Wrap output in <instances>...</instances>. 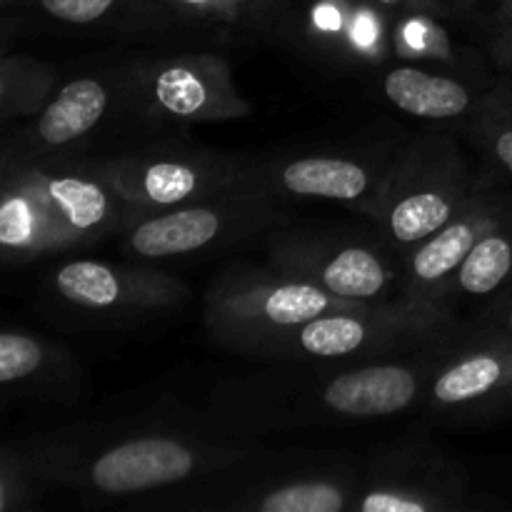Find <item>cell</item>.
<instances>
[{
	"label": "cell",
	"instance_id": "6da1fadb",
	"mask_svg": "<svg viewBox=\"0 0 512 512\" xmlns=\"http://www.w3.org/2000/svg\"><path fill=\"white\" fill-rule=\"evenodd\" d=\"M450 338L415 353L360 363H330L305 378L253 380L228 395V410L240 418L245 433L258 425L273 428L288 423L393 418L425 403L428 385Z\"/></svg>",
	"mask_w": 512,
	"mask_h": 512
},
{
	"label": "cell",
	"instance_id": "7a4b0ae2",
	"mask_svg": "<svg viewBox=\"0 0 512 512\" xmlns=\"http://www.w3.org/2000/svg\"><path fill=\"white\" fill-rule=\"evenodd\" d=\"M0 248L10 263L68 253L118 233L133 208L95 160L28 158L5 150L0 188Z\"/></svg>",
	"mask_w": 512,
	"mask_h": 512
},
{
	"label": "cell",
	"instance_id": "3957f363",
	"mask_svg": "<svg viewBox=\"0 0 512 512\" xmlns=\"http://www.w3.org/2000/svg\"><path fill=\"white\" fill-rule=\"evenodd\" d=\"M263 453L245 430H138L90 445H50L33 453L43 480L73 485L103 498L155 493L200 478H218Z\"/></svg>",
	"mask_w": 512,
	"mask_h": 512
},
{
	"label": "cell",
	"instance_id": "277c9868",
	"mask_svg": "<svg viewBox=\"0 0 512 512\" xmlns=\"http://www.w3.org/2000/svg\"><path fill=\"white\" fill-rule=\"evenodd\" d=\"M488 178L450 135H423L395 150L368 220L378 238L405 260L448 225Z\"/></svg>",
	"mask_w": 512,
	"mask_h": 512
},
{
	"label": "cell",
	"instance_id": "5b68a950",
	"mask_svg": "<svg viewBox=\"0 0 512 512\" xmlns=\"http://www.w3.org/2000/svg\"><path fill=\"white\" fill-rule=\"evenodd\" d=\"M460 323L403 303H358L318 315L268 340L253 358L280 363H360L423 350L450 338Z\"/></svg>",
	"mask_w": 512,
	"mask_h": 512
},
{
	"label": "cell",
	"instance_id": "8992f818",
	"mask_svg": "<svg viewBox=\"0 0 512 512\" xmlns=\"http://www.w3.org/2000/svg\"><path fill=\"white\" fill-rule=\"evenodd\" d=\"M305 280L280 270L233 263L210 280L203 298V325L215 343L255 355L268 340L318 315L350 308Z\"/></svg>",
	"mask_w": 512,
	"mask_h": 512
},
{
	"label": "cell",
	"instance_id": "52a82bcc",
	"mask_svg": "<svg viewBox=\"0 0 512 512\" xmlns=\"http://www.w3.org/2000/svg\"><path fill=\"white\" fill-rule=\"evenodd\" d=\"M275 270L348 303H400L403 260L380 238L338 228L278 230L268 240Z\"/></svg>",
	"mask_w": 512,
	"mask_h": 512
},
{
	"label": "cell",
	"instance_id": "ba28073f",
	"mask_svg": "<svg viewBox=\"0 0 512 512\" xmlns=\"http://www.w3.org/2000/svg\"><path fill=\"white\" fill-rule=\"evenodd\" d=\"M283 220V200L260 193H230L178 208L130 210L118 233L133 258L165 260L228 248Z\"/></svg>",
	"mask_w": 512,
	"mask_h": 512
},
{
	"label": "cell",
	"instance_id": "9c48e42d",
	"mask_svg": "<svg viewBox=\"0 0 512 512\" xmlns=\"http://www.w3.org/2000/svg\"><path fill=\"white\" fill-rule=\"evenodd\" d=\"M125 78V110L153 125L225 123L250 115L223 55L173 53L143 60Z\"/></svg>",
	"mask_w": 512,
	"mask_h": 512
},
{
	"label": "cell",
	"instance_id": "30bf717a",
	"mask_svg": "<svg viewBox=\"0 0 512 512\" xmlns=\"http://www.w3.org/2000/svg\"><path fill=\"white\" fill-rule=\"evenodd\" d=\"M95 163L115 195L133 210H165L250 193V163L193 145H155Z\"/></svg>",
	"mask_w": 512,
	"mask_h": 512
},
{
	"label": "cell",
	"instance_id": "8fae6325",
	"mask_svg": "<svg viewBox=\"0 0 512 512\" xmlns=\"http://www.w3.org/2000/svg\"><path fill=\"white\" fill-rule=\"evenodd\" d=\"M395 153H313L250 163L248 190L278 200H325L368 218Z\"/></svg>",
	"mask_w": 512,
	"mask_h": 512
},
{
	"label": "cell",
	"instance_id": "7c38bea8",
	"mask_svg": "<svg viewBox=\"0 0 512 512\" xmlns=\"http://www.w3.org/2000/svg\"><path fill=\"white\" fill-rule=\"evenodd\" d=\"M512 210V193L500 188L490 175L483 188L465 203V208L448 225L420 243L403 260V295L400 303L420 313L448 318L443 313V298L455 273L478 240ZM450 320V318H448ZM455 323V320H453Z\"/></svg>",
	"mask_w": 512,
	"mask_h": 512
},
{
	"label": "cell",
	"instance_id": "4fadbf2b",
	"mask_svg": "<svg viewBox=\"0 0 512 512\" xmlns=\"http://www.w3.org/2000/svg\"><path fill=\"white\" fill-rule=\"evenodd\" d=\"M58 300L88 315L163 313L188 300V285L165 270L148 265H115L105 260L78 258L58 265L50 275Z\"/></svg>",
	"mask_w": 512,
	"mask_h": 512
},
{
	"label": "cell",
	"instance_id": "5bb4252c",
	"mask_svg": "<svg viewBox=\"0 0 512 512\" xmlns=\"http://www.w3.org/2000/svg\"><path fill=\"white\" fill-rule=\"evenodd\" d=\"M468 505L460 470L428 445L385 450L360 475L355 512H455Z\"/></svg>",
	"mask_w": 512,
	"mask_h": 512
},
{
	"label": "cell",
	"instance_id": "9a60e30c",
	"mask_svg": "<svg viewBox=\"0 0 512 512\" xmlns=\"http://www.w3.org/2000/svg\"><path fill=\"white\" fill-rule=\"evenodd\" d=\"M512 380V338L478 325H460L428 385L425 405L435 415L480 410Z\"/></svg>",
	"mask_w": 512,
	"mask_h": 512
},
{
	"label": "cell",
	"instance_id": "2e32d148",
	"mask_svg": "<svg viewBox=\"0 0 512 512\" xmlns=\"http://www.w3.org/2000/svg\"><path fill=\"white\" fill-rule=\"evenodd\" d=\"M255 458V455H253ZM228 498H220L213 508L243 512H345L353 510L360 488V475L340 465H300L283 473L250 475L248 460L228 473Z\"/></svg>",
	"mask_w": 512,
	"mask_h": 512
},
{
	"label": "cell",
	"instance_id": "e0dca14e",
	"mask_svg": "<svg viewBox=\"0 0 512 512\" xmlns=\"http://www.w3.org/2000/svg\"><path fill=\"white\" fill-rule=\"evenodd\" d=\"M115 105L125 110V78L108 73L78 75L58 85L53 98L33 115L20 133L18 150L10 153L28 158H58L70 155L108 120Z\"/></svg>",
	"mask_w": 512,
	"mask_h": 512
},
{
	"label": "cell",
	"instance_id": "ac0fdd59",
	"mask_svg": "<svg viewBox=\"0 0 512 512\" xmlns=\"http://www.w3.org/2000/svg\"><path fill=\"white\" fill-rule=\"evenodd\" d=\"M135 23L160 30L270 33L283 25L280 0H135Z\"/></svg>",
	"mask_w": 512,
	"mask_h": 512
},
{
	"label": "cell",
	"instance_id": "d6986e66",
	"mask_svg": "<svg viewBox=\"0 0 512 512\" xmlns=\"http://www.w3.org/2000/svg\"><path fill=\"white\" fill-rule=\"evenodd\" d=\"M512 288V210L478 240L455 273L443 298V313L455 315L465 305H488Z\"/></svg>",
	"mask_w": 512,
	"mask_h": 512
},
{
	"label": "cell",
	"instance_id": "ffe728a7",
	"mask_svg": "<svg viewBox=\"0 0 512 512\" xmlns=\"http://www.w3.org/2000/svg\"><path fill=\"white\" fill-rule=\"evenodd\" d=\"M78 368L68 350L25 330L0 333V385L20 393L55 395L75 385Z\"/></svg>",
	"mask_w": 512,
	"mask_h": 512
},
{
	"label": "cell",
	"instance_id": "44dd1931",
	"mask_svg": "<svg viewBox=\"0 0 512 512\" xmlns=\"http://www.w3.org/2000/svg\"><path fill=\"white\" fill-rule=\"evenodd\" d=\"M383 98L400 113L425 120H453L475 113L483 95H475L463 80L445 73L418 68V65H398L388 70L380 80Z\"/></svg>",
	"mask_w": 512,
	"mask_h": 512
},
{
	"label": "cell",
	"instance_id": "7402d4cb",
	"mask_svg": "<svg viewBox=\"0 0 512 512\" xmlns=\"http://www.w3.org/2000/svg\"><path fill=\"white\" fill-rule=\"evenodd\" d=\"M58 90V70L30 55H5L0 68V110L3 118L40 113Z\"/></svg>",
	"mask_w": 512,
	"mask_h": 512
},
{
	"label": "cell",
	"instance_id": "603a6c76",
	"mask_svg": "<svg viewBox=\"0 0 512 512\" xmlns=\"http://www.w3.org/2000/svg\"><path fill=\"white\" fill-rule=\"evenodd\" d=\"M470 135L495 170L512 178V90L498 88L483 95L473 113Z\"/></svg>",
	"mask_w": 512,
	"mask_h": 512
},
{
	"label": "cell",
	"instance_id": "cb8c5ba5",
	"mask_svg": "<svg viewBox=\"0 0 512 512\" xmlns=\"http://www.w3.org/2000/svg\"><path fill=\"white\" fill-rule=\"evenodd\" d=\"M40 480L43 478H40L33 455L5 450L3 465H0V510H23L33 500L35 485Z\"/></svg>",
	"mask_w": 512,
	"mask_h": 512
},
{
	"label": "cell",
	"instance_id": "d4e9b609",
	"mask_svg": "<svg viewBox=\"0 0 512 512\" xmlns=\"http://www.w3.org/2000/svg\"><path fill=\"white\" fill-rule=\"evenodd\" d=\"M48 18L65 25H98L118 13H135V0H35Z\"/></svg>",
	"mask_w": 512,
	"mask_h": 512
},
{
	"label": "cell",
	"instance_id": "484cf974",
	"mask_svg": "<svg viewBox=\"0 0 512 512\" xmlns=\"http://www.w3.org/2000/svg\"><path fill=\"white\" fill-rule=\"evenodd\" d=\"M493 58L500 68L512 70V0H500L493 20V38H490Z\"/></svg>",
	"mask_w": 512,
	"mask_h": 512
},
{
	"label": "cell",
	"instance_id": "4316f807",
	"mask_svg": "<svg viewBox=\"0 0 512 512\" xmlns=\"http://www.w3.org/2000/svg\"><path fill=\"white\" fill-rule=\"evenodd\" d=\"M480 315H475V320L470 325H478V328L495 330V333L510 335L512 338V288L505 290L503 295L488 303L485 308L478 310Z\"/></svg>",
	"mask_w": 512,
	"mask_h": 512
},
{
	"label": "cell",
	"instance_id": "83f0119b",
	"mask_svg": "<svg viewBox=\"0 0 512 512\" xmlns=\"http://www.w3.org/2000/svg\"><path fill=\"white\" fill-rule=\"evenodd\" d=\"M373 5H378L380 10H390V13L400 15H413V18H440V15H448L443 10V5H438L435 0H370Z\"/></svg>",
	"mask_w": 512,
	"mask_h": 512
},
{
	"label": "cell",
	"instance_id": "f1b7e54d",
	"mask_svg": "<svg viewBox=\"0 0 512 512\" xmlns=\"http://www.w3.org/2000/svg\"><path fill=\"white\" fill-rule=\"evenodd\" d=\"M480 415H483V418H510L512 415V380L505 385L503 390H500L498 395H495L493 400H490L488 405H485L483 410H480Z\"/></svg>",
	"mask_w": 512,
	"mask_h": 512
},
{
	"label": "cell",
	"instance_id": "f546056e",
	"mask_svg": "<svg viewBox=\"0 0 512 512\" xmlns=\"http://www.w3.org/2000/svg\"><path fill=\"white\" fill-rule=\"evenodd\" d=\"M438 5H443V10L448 15H463L473 8L475 0H435Z\"/></svg>",
	"mask_w": 512,
	"mask_h": 512
},
{
	"label": "cell",
	"instance_id": "4dcf8cb0",
	"mask_svg": "<svg viewBox=\"0 0 512 512\" xmlns=\"http://www.w3.org/2000/svg\"><path fill=\"white\" fill-rule=\"evenodd\" d=\"M5 3H13V0H5Z\"/></svg>",
	"mask_w": 512,
	"mask_h": 512
}]
</instances>
